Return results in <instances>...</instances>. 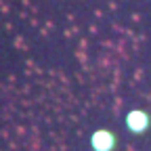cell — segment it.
<instances>
[{"instance_id":"obj_2","label":"cell","mask_w":151,"mask_h":151,"mask_svg":"<svg viewBox=\"0 0 151 151\" xmlns=\"http://www.w3.org/2000/svg\"><path fill=\"white\" fill-rule=\"evenodd\" d=\"M116 134L109 130H97L90 137V147L92 151H113L116 149Z\"/></svg>"},{"instance_id":"obj_1","label":"cell","mask_w":151,"mask_h":151,"mask_svg":"<svg viewBox=\"0 0 151 151\" xmlns=\"http://www.w3.org/2000/svg\"><path fill=\"white\" fill-rule=\"evenodd\" d=\"M149 124H151V118H149L147 111H143V109L128 111V116H126V128L132 130L134 134H143V132L149 128Z\"/></svg>"}]
</instances>
